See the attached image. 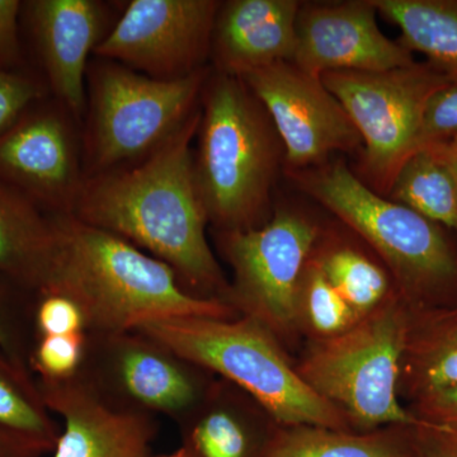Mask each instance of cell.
<instances>
[{"instance_id":"obj_6","label":"cell","mask_w":457,"mask_h":457,"mask_svg":"<svg viewBox=\"0 0 457 457\" xmlns=\"http://www.w3.org/2000/svg\"><path fill=\"white\" fill-rule=\"evenodd\" d=\"M411 317L413 311L395 293L347 332L318 339L297 374L359 432L422 425L398 399Z\"/></svg>"},{"instance_id":"obj_31","label":"cell","mask_w":457,"mask_h":457,"mask_svg":"<svg viewBox=\"0 0 457 457\" xmlns=\"http://www.w3.org/2000/svg\"><path fill=\"white\" fill-rule=\"evenodd\" d=\"M49 96L40 74L0 71V134L11 128L31 104Z\"/></svg>"},{"instance_id":"obj_18","label":"cell","mask_w":457,"mask_h":457,"mask_svg":"<svg viewBox=\"0 0 457 457\" xmlns=\"http://www.w3.org/2000/svg\"><path fill=\"white\" fill-rule=\"evenodd\" d=\"M56 245L54 216L0 180V276L29 293H41Z\"/></svg>"},{"instance_id":"obj_25","label":"cell","mask_w":457,"mask_h":457,"mask_svg":"<svg viewBox=\"0 0 457 457\" xmlns=\"http://www.w3.org/2000/svg\"><path fill=\"white\" fill-rule=\"evenodd\" d=\"M0 427L55 449L60 429L29 368L0 347Z\"/></svg>"},{"instance_id":"obj_3","label":"cell","mask_w":457,"mask_h":457,"mask_svg":"<svg viewBox=\"0 0 457 457\" xmlns=\"http://www.w3.org/2000/svg\"><path fill=\"white\" fill-rule=\"evenodd\" d=\"M194 170L207 220L249 230L267 219L285 147L245 80L212 71L204 83Z\"/></svg>"},{"instance_id":"obj_19","label":"cell","mask_w":457,"mask_h":457,"mask_svg":"<svg viewBox=\"0 0 457 457\" xmlns=\"http://www.w3.org/2000/svg\"><path fill=\"white\" fill-rule=\"evenodd\" d=\"M399 386L411 404L457 398V305L413 312Z\"/></svg>"},{"instance_id":"obj_32","label":"cell","mask_w":457,"mask_h":457,"mask_svg":"<svg viewBox=\"0 0 457 457\" xmlns=\"http://www.w3.org/2000/svg\"><path fill=\"white\" fill-rule=\"evenodd\" d=\"M21 16L22 2L0 0V71L3 73H37L27 62Z\"/></svg>"},{"instance_id":"obj_27","label":"cell","mask_w":457,"mask_h":457,"mask_svg":"<svg viewBox=\"0 0 457 457\" xmlns=\"http://www.w3.org/2000/svg\"><path fill=\"white\" fill-rule=\"evenodd\" d=\"M35 294L0 276V347L27 368L35 343Z\"/></svg>"},{"instance_id":"obj_5","label":"cell","mask_w":457,"mask_h":457,"mask_svg":"<svg viewBox=\"0 0 457 457\" xmlns=\"http://www.w3.org/2000/svg\"><path fill=\"white\" fill-rule=\"evenodd\" d=\"M132 330L198 368L224 376L281 427L351 431L347 417L303 380L273 333L253 318H156Z\"/></svg>"},{"instance_id":"obj_1","label":"cell","mask_w":457,"mask_h":457,"mask_svg":"<svg viewBox=\"0 0 457 457\" xmlns=\"http://www.w3.org/2000/svg\"><path fill=\"white\" fill-rule=\"evenodd\" d=\"M201 108L145 159L84 179L71 216L145 249L176 270L189 293L224 300L228 288L207 242L192 140Z\"/></svg>"},{"instance_id":"obj_26","label":"cell","mask_w":457,"mask_h":457,"mask_svg":"<svg viewBox=\"0 0 457 457\" xmlns=\"http://www.w3.org/2000/svg\"><path fill=\"white\" fill-rule=\"evenodd\" d=\"M299 314L318 339L342 335L361 319L330 285L312 255L300 284Z\"/></svg>"},{"instance_id":"obj_15","label":"cell","mask_w":457,"mask_h":457,"mask_svg":"<svg viewBox=\"0 0 457 457\" xmlns=\"http://www.w3.org/2000/svg\"><path fill=\"white\" fill-rule=\"evenodd\" d=\"M21 22L50 95L78 121L87 111L90 54L110 32L107 5L98 0H29L22 2Z\"/></svg>"},{"instance_id":"obj_28","label":"cell","mask_w":457,"mask_h":457,"mask_svg":"<svg viewBox=\"0 0 457 457\" xmlns=\"http://www.w3.org/2000/svg\"><path fill=\"white\" fill-rule=\"evenodd\" d=\"M86 333L38 337L33 343L29 366L38 378L57 380L74 376L82 368Z\"/></svg>"},{"instance_id":"obj_36","label":"cell","mask_w":457,"mask_h":457,"mask_svg":"<svg viewBox=\"0 0 457 457\" xmlns=\"http://www.w3.org/2000/svg\"><path fill=\"white\" fill-rule=\"evenodd\" d=\"M161 457H188V456L186 455L185 451H183L179 447V450L174 451V453H170V455H164V456H161Z\"/></svg>"},{"instance_id":"obj_29","label":"cell","mask_w":457,"mask_h":457,"mask_svg":"<svg viewBox=\"0 0 457 457\" xmlns=\"http://www.w3.org/2000/svg\"><path fill=\"white\" fill-rule=\"evenodd\" d=\"M457 144V84L436 90L427 102L418 134L416 153ZM414 153V154H416Z\"/></svg>"},{"instance_id":"obj_33","label":"cell","mask_w":457,"mask_h":457,"mask_svg":"<svg viewBox=\"0 0 457 457\" xmlns=\"http://www.w3.org/2000/svg\"><path fill=\"white\" fill-rule=\"evenodd\" d=\"M413 457H457V433L420 425L414 427Z\"/></svg>"},{"instance_id":"obj_21","label":"cell","mask_w":457,"mask_h":457,"mask_svg":"<svg viewBox=\"0 0 457 457\" xmlns=\"http://www.w3.org/2000/svg\"><path fill=\"white\" fill-rule=\"evenodd\" d=\"M414 427L369 432L315 426L276 427L261 457H413Z\"/></svg>"},{"instance_id":"obj_35","label":"cell","mask_w":457,"mask_h":457,"mask_svg":"<svg viewBox=\"0 0 457 457\" xmlns=\"http://www.w3.org/2000/svg\"><path fill=\"white\" fill-rule=\"evenodd\" d=\"M433 154L437 156L438 159L446 165L447 170L453 174V179L457 183V144L456 145L444 147V149L428 150Z\"/></svg>"},{"instance_id":"obj_34","label":"cell","mask_w":457,"mask_h":457,"mask_svg":"<svg viewBox=\"0 0 457 457\" xmlns=\"http://www.w3.org/2000/svg\"><path fill=\"white\" fill-rule=\"evenodd\" d=\"M47 453L44 445L0 427V457H41Z\"/></svg>"},{"instance_id":"obj_9","label":"cell","mask_w":457,"mask_h":457,"mask_svg":"<svg viewBox=\"0 0 457 457\" xmlns=\"http://www.w3.org/2000/svg\"><path fill=\"white\" fill-rule=\"evenodd\" d=\"M320 234L311 216L294 209H279L260 228L219 231V246L234 272L224 302L273 335L294 330L303 270Z\"/></svg>"},{"instance_id":"obj_22","label":"cell","mask_w":457,"mask_h":457,"mask_svg":"<svg viewBox=\"0 0 457 457\" xmlns=\"http://www.w3.org/2000/svg\"><path fill=\"white\" fill-rule=\"evenodd\" d=\"M380 16L402 32L399 42L420 53L457 84V0H371Z\"/></svg>"},{"instance_id":"obj_10","label":"cell","mask_w":457,"mask_h":457,"mask_svg":"<svg viewBox=\"0 0 457 457\" xmlns=\"http://www.w3.org/2000/svg\"><path fill=\"white\" fill-rule=\"evenodd\" d=\"M86 336L79 372L119 407L179 420L209 392L206 370L135 330Z\"/></svg>"},{"instance_id":"obj_2","label":"cell","mask_w":457,"mask_h":457,"mask_svg":"<svg viewBox=\"0 0 457 457\" xmlns=\"http://www.w3.org/2000/svg\"><path fill=\"white\" fill-rule=\"evenodd\" d=\"M54 219L56 253L41 293L73 300L86 335L130 332L156 318H237L233 306L189 293L176 270L128 240L71 215Z\"/></svg>"},{"instance_id":"obj_16","label":"cell","mask_w":457,"mask_h":457,"mask_svg":"<svg viewBox=\"0 0 457 457\" xmlns=\"http://www.w3.org/2000/svg\"><path fill=\"white\" fill-rule=\"evenodd\" d=\"M45 404L64 420L54 457H155L152 414L119 407L79 371L57 380L37 378Z\"/></svg>"},{"instance_id":"obj_13","label":"cell","mask_w":457,"mask_h":457,"mask_svg":"<svg viewBox=\"0 0 457 457\" xmlns=\"http://www.w3.org/2000/svg\"><path fill=\"white\" fill-rule=\"evenodd\" d=\"M75 120L56 99L31 104L0 134V180L49 215H71L84 183Z\"/></svg>"},{"instance_id":"obj_30","label":"cell","mask_w":457,"mask_h":457,"mask_svg":"<svg viewBox=\"0 0 457 457\" xmlns=\"http://www.w3.org/2000/svg\"><path fill=\"white\" fill-rule=\"evenodd\" d=\"M33 328H35V339L38 337L82 333L84 332L82 311L73 300L64 295L37 294L35 309H33Z\"/></svg>"},{"instance_id":"obj_7","label":"cell","mask_w":457,"mask_h":457,"mask_svg":"<svg viewBox=\"0 0 457 457\" xmlns=\"http://www.w3.org/2000/svg\"><path fill=\"white\" fill-rule=\"evenodd\" d=\"M210 73L159 80L111 60L89 64L84 177L139 163L163 145L197 110Z\"/></svg>"},{"instance_id":"obj_12","label":"cell","mask_w":457,"mask_h":457,"mask_svg":"<svg viewBox=\"0 0 457 457\" xmlns=\"http://www.w3.org/2000/svg\"><path fill=\"white\" fill-rule=\"evenodd\" d=\"M269 112L285 147V171L317 167L335 153L360 155L362 139L341 102L290 62L240 78Z\"/></svg>"},{"instance_id":"obj_17","label":"cell","mask_w":457,"mask_h":457,"mask_svg":"<svg viewBox=\"0 0 457 457\" xmlns=\"http://www.w3.org/2000/svg\"><path fill=\"white\" fill-rule=\"evenodd\" d=\"M299 0L221 2L212 36V71L242 78L290 62L296 44Z\"/></svg>"},{"instance_id":"obj_4","label":"cell","mask_w":457,"mask_h":457,"mask_svg":"<svg viewBox=\"0 0 457 457\" xmlns=\"http://www.w3.org/2000/svg\"><path fill=\"white\" fill-rule=\"evenodd\" d=\"M285 173L374 249L411 311L457 305V243L447 228L376 194L341 159Z\"/></svg>"},{"instance_id":"obj_24","label":"cell","mask_w":457,"mask_h":457,"mask_svg":"<svg viewBox=\"0 0 457 457\" xmlns=\"http://www.w3.org/2000/svg\"><path fill=\"white\" fill-rule=\"evenodd\" d=\"M387 197L457 233V183L432 152L420 150L403 164Z\"/></svg>"},{"instance_id":"obj_11","label":"cell","mask_w":457,"mask_h":457,"mask_svg":"<svg viewBox=\"0 0 457 457\" xmlns=\"http://www.w3.org/2000/svg\"><path fill=\"white\" fill-rule=\"evenodd\" d=\"M218 0H132L96 47L99 59L159 80L207 68Z\"/></svg>"},{"instance_id":"obj_20","label":"cell","mask_w":457,"mask_h":457,"mask_svg":"<svg viewBox=\"0 0 457 457\" xmlns=\"http://www.w3.org/2000/svg\"><path fill=\"white\" fill-rule=\"evenodd\" d=\"M222 387H210L204 398L179 420L182 446L188 457H261L270 432L245 411L231 404Z\"/></svg>"},{"instance_id":"obj_23","label":"cell","mask_w":457,"mask_h":457,"mask_svg":"<svg viewBox=\"0 0 457 457\" xmlns=\"http://www.w3.org/2000/svg\"><path fill=\"white\" fill-rule=\"evenodd\" d=\"M312 258L317 261L330 285L360 318L374 312L398 293L390 273L365 252L335 237H319Z\"/></svg>"},{"instance_id":"obj_14","label":"cell","mask_w":457,"mask_h":457,"mask_svg":"<svg viewBox=\"0 0 457 457\" xmlns=\"http://www.w3.org/2000/svg\"><path fill=\"white\" fill-rule=\"evenodd\" d=\"M371 0L303 2L291 62L321 77L330 71H387L416 62L413 53L387 38Z\"/></svg>"},{"instance_id":"obj_8","label":"cell","mask_w":457,"mask_h":457,"mask_svg":"<svg viewBox=\"0 0 457 457\" xmlns=\"http://www.w3.org/2000/svg\"><path fill=\"white\" fill-rule=\"evenodd\" d=\"M321 80L362 139L354 173L387 197L400 168L416 153L427 102L450 80L427 62L376 73L330 71Z\"/></svg>"}]
</instances>
